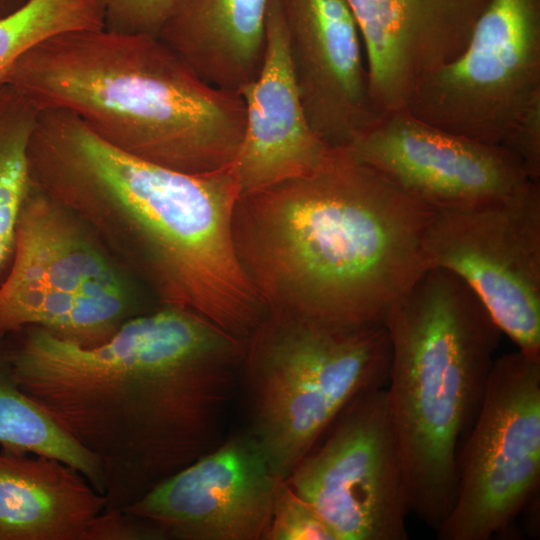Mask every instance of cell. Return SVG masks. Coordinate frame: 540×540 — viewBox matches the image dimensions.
<instances>
[{
  "instance_id": "6da1fadb",
  "label": "cell",
  "mask_w": 540,
  "mask_h": 540,
  "mask_svg": "<svg viewBox=\"0 0 540 540\" xmlns=\"http://www.w3.org/2000/svg\"><path fill=\"white\" fill-rule=\"evenodd\" d=\"M7 348L20 388L97 461L123 510L212 451L241 389L246 340L164 306L83 346L27 327Z\"/></svg>"
},
{
  "instance_id": "7a4b0ae2",
  "label": "cell",
  "mask_w": 540,
  "mask_h": 540,
  "mask_svg": "<svg viewBox=\"0 0 540 540\" xmlns=\"http://www.w3.org/2000/svg\"><path fill=\"white\" fill-rule=\"evenodd\" d=\"M28 158L31 182L92 227L164 306L244 340L264 318L234 246L240 191L229 167L188 174L159 166L59 109L39 112Z\"/></svg>"
},
{
  "instance_id": "3957f363",
  "label": "cell",
  "mask_w": 540,
  "mask_h": 540,
  "mask_svg": "<svg viewBox=\"0 0 540 540\" xmlns=\"http://www.w3.org/2000/svg\"><path fill=\"white\" fill-rule=\"evenodd\" d=\"M434 212L335 147L313 172L241 194L233 241L267 311L332 327L384 324L429 268Z\"/></svg>"
},
{
  "instance_id": "277c9868",
  "label": "cell",
  "mask_w": 540,
  "mask_h": 540,
  "mask_svg": "<svg viewBox=\"0 0 540 540\" xmlns=\"http://www.w3.org/2000/svg\"><path fill=\"white\" fill-rule=\"evenodd\" d=\"M5 84L39 111H68L111 146L188 174L229 167L245 128L239 92L206 82L151 35H55L26 52Z\"/></svg>"
},
{
  "instance_id": "5b68a950",
  "label": "cell",
  "mask_w": 540,
  "mask_h": 540,
  "mask_svg": "<svg viewBox=\"0 0 540 540\" xmlns=\"http://www.w3.org/2000/svg\"><path fill=\"white\" fill-rule=\"evenodd\" d=\"M384 325L388 410L410 513L437 531L456 500L460 448L480 411L502 331L456 274L428 268Z\"/></svg>"
},
{
  "instance_id": "8992f818",
  "label": "cell",
  "mask_w": 540,
  "mask_h": 540,
  "mask_svg": "<svg viewBox=\"0 0 540 540\" xmlns=\"http://www.w3.org/2000/svg\"><path fill=\"white\" fill-rule=\"evenodd\" d=\"M384 324L341 328L267 311L246 339L241 389L248 432L273 474L287 480L360 393L386 387Z\"/></svg>"
},
{
  "instance_id": "52a82bcc",
  "label": "cell",
  "mask_w": 540,
  "mask_h": 540,
  "mask_svg": "<svg viewBox=\"0 0 540 540\" xmlns=\"http://www.w3.org/2000/svg\"><path fill=\"white\" fill-rule=\"evenodd\" d=\"M406 110L509 149L540 181V0H488L464 52L427 76Z\"/></svg>"
},
{
  "instance_id": "ba28073f",
  "label": "cell",
  "mask_w": 540,
  "mask_h": 540,
  "mask_svg": "<svg viewBox=\"0 0 540 540\" xmlns=\"http://www.w3.org/2000/svg\"><path fill=\"white\" fill-rule=\"evenodd\" d=\"M453 508L440 540H489L526 506L540 479V354L495 358L462 444Z\"/></svg>"
},
{
  "instance_id": "9c48e42d",
  "label": "cell",
  "mask_w": 540,
  "mask_h": 540,
  "mask_svg": "<svg viewBox=\"0 0 540 540\" xmlns=\"http://www.w3.org/2000/svg\"><path fill=\"white\" fill-rule=\"evenodd\" d=\"M424 251L459 276L519 350L540 354V181L473 207L435 211Z\"/></svg>"
},
{
  "instance_id": "30bf717a",
  "label": "cell",
  "mask_w": 540,
  "mask_h": 540,
  "mask_svg": "<svg viewBox=\"0 0 540 540\" xmlns=\"http://www.w3.org/2000/svg\"><path fill=\"white\" fill-rule=\"evenodd\" d=\"M286 480L337 540H407L410 513L386 387L357 395Z\"/></svg>"
},
{
  "instance_id": "8fae6325",
  "label": "cell",
  "mask_w": 540,
  "mask_h": 540,
  "mask_svg": "<svg viewBox=\"0 0 540 540\" xmlns=\"http://www.w3.org/2000/svg\"><path fill=\"white\" fill-rule=\"evenodd\" d=\"M346 149L435 211L483 204L532 180L509 149L447 132L406 109L379 117Z\"/></svg>"
},
{
  "instance_id": "7c38bea8",
  "label": "cell",
  "mask_w": 540,
  "mask_h": 540,
  "mask_svg": "<svg viewBox=\"0 0 540 540\" xmlns=\"http://www.w3.org/2000/svg\"><path fill=\"white\" fill-rule=\"evenodd\" d=\"M278 480L255 439L240 432L123 510L167 539L264 540Z\"/></svg>"
},
{
  "instance_id": "4fadbf2b",
  "label": "cell",
  "mask_w": 540,
  "mask_h": 540,
  "mask_svg": "<svg viewBox=\"0 0 540 540\" xmlns=\"http://www.w3.org/2000/svg\"><path fill=\"white\" fill-rule=\"evenodd\" d=\"M367 56L378 116L405 110L418 85L466 49L488 0H346Z\"/></svg>"
},
{
  "instance_id": "5bb4252c",
  "label": "cell",
  "mask_w": 540,
  "mask_h": 540,
  "mask_svg": "<svg viewBox=\"0 0 540 540\" xmlns=\"http://www.w3.org/2000/svg\"><path fill=\"white\" fill-rule=\"evenodd\" d=\"M289 57L307 119L346 148L379 116L368 92L360 35L346 0H280Z\"/></svg>"
},
{
  "instance_id": "9a60e30c",
  "label": "cell",
  "mask_w": 540,
  "mask_h": 540,
  "mask_svg": "<svg viewBox=\"0 0 540 540\" xmlns=\"http://www.w3.org/2000/svg\"><path fill=\"white\" fill-rule=\"evenodd\" d=\"M238 92L246 120L229 170L240 195L307 175L335 148L313 131L307 119L290 62L280 0H269L261 69Z\"/></svg>"
},
{
  "instance_id": "2e32d148",
  "label": "cell",
  "mask_w": 540,
  "mask_h": 540,
  "mask_svg": "<svg viewBox=\"0 0 540 540\" xmlns=\"http://www.w3.org/2000/svg\"><path fill=\"white\" fill-rule=\"evenodd\" d=\"M74 216L31 182L17 220L1 293L124 286Z\"/></svg>"
},
{
  "instance_id": "e0dca14e",
  "label": "cell",
  "mask_w": 540,
  "mask_h": 540,
  "mask_svg": "<svg viewBox=\"0 0 540 540\" xmlns=\"http://www.w3.org/2000/svg\"><path fill=\"white\" fill-rule=\"evenodd\" d=\"M105 506L65 462L0 448V540H83Z\"/></svg>"
},
{
  "instance_id": "ac0fdd59",
  "label": "cell",
  "mask_w": 540,
  "mask_h": 540,
  "mask_svg": "<svg viewBox=\"0 0 540 540\" xmlns=\"http://www.w3.org/2000/svg\"><path fill=\"white\" fill-rule=\"evenodd\" d=\"M269 0H180L158 37L206 82L239 91L259 73Z\"/></svg>"
},
{
  "instance_id": "d6986e66",
  "label": "cell",
  "mask_w": 540,
  "mask_h": 540,
  "mask_svg": "<svg viewBox=\"0 0 540 540\" xmlns=\"http://www.w3.org/2000/svg\"><path fill=\"white\" fill-rule=\"evenodd\" d=\"M135 316L124 286L0 292V339L35 326L83 346H95Z\"/></svg>"
},
{
  "instance_id": "ffe728a7",
  "label": "cell",
  "mask_w": 540,
  "mask_h": 540,
  "mask_svg": "<svg viewBox=\"0 0 540 540\" xmlns=\"http://www.w3.org/2000/svg\"><path fill=\"white\" fill-rule=\"evenodd\" d=\"M0 448L56 458L81 472L103 495L95 458L19 386L7 349L0 348Z\"/></svg>"
},
{
  "instance_id": "44dd1931",
  "label": "cell",
  "mask_w": 540,
  "mask_h": 540,
  "mask_svg": "<svg viewBox=\"0 0 540 540\" xmlns=\"http://www.w3.org/2000/svg\"><path fill=\"white\" fill-rule=\"evenodd\" d=\"M39 112L11 85L0 87V276L10 265L17 220L31 187L28 149Z\"/></svg>"
},
{
  "instance_id": "7402d4cb",
  "label": "cell",
  "mask_w": 540,
  "mask_h": 540,
  "mask_svg": "<svg viewBox=\"0 0 540 540\" xmlns=\"http://www.w3.org/2000/svg\"><path fill=\"white\" fill-rule=\"evenodd\" d=\"M104 27L99 0H27L0 18V87L15 63L55 35Z\"/></svg>"
},
{
  "instance_id": "603a6c76",
  "label": "cell",
  "mask_w": 540,
  "mask_h": 540,
  "mask_svg": "<svg viewBox=\"0 0 540 540\" xmlns=\"http://www.w3.org/2000/svg\"><path fill=\"white\" fill-rule=\"evenodd\" d=\"M264 540H337L317 512L286 480L276 486L272 518Z\"/></svg>"
},
{
  "instance_id": "cb8c5ba5",
  "label": "cell",
  "mask_w": 540,
  "mask_h": 540,
  "mask_svg": "<svg viewBox=\"0 0 540 540\" xmlns=\"http://www.w3.org/2000/svg\"><path fill=\"white\" fill-rule=\"evenodd\" d=\"M180 0H99L104 28L158 37Z\"/></svg>"
},
{
  "instance_id": "d4e9b609",
  "label": "cell",
  "mask_w": 540,
  "mask_h": 540,
  "mask_svg": "<svg viewBox=\"0 0 540 540\" xmlns=\"http://www.w3.org/2000/svg\"><path fill=\"white\" fill-rule=\"evenodd\" d=\"M83 540H168L155 525L124 510H103L85 531Z\"/></svg>"
},
{
  "instance_id": "484cf974",
  "label": "cell",
  "mask_w": 540,
  "mask_h": 540,
  "mask_svg": "<svg viewBox=\"0 0 540 540\" xmlns=\"http://www.w3.org/2000/svg\"><path fill=\"white\" fill-rule=\"evenodd\" d=\"M27 0H0V18L12 13Z\"/></svg>"
}]
</instances>
